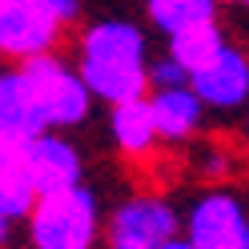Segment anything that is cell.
I'll use <instances>...</instances> for the list:
<instances>
[{
	"instance_id": "21",
	"label": "cell",
	"mask_w": 249,
	"mask_h": 249,
	"mask_svg": "<svg viewBox=\"0 0 249 249\" xmlns=\"http://www.w3.org/2000/svg\"><path fill=\"white\" fill-rule=\"evenodd\" d=\"M28 249H33V245H28Z\"/></svg>"
},
{
	"instance_id": "5",
	"label": "cell",
	"mask_w": 249,
	"mask_h": 249,
	"mask_svg": "<svg viewBox=\"0 0 249 249\" xmlns=\"http://www.w3.org/2000/svg\"><path fill=\"white\" fill-rule=\"evenodd\" d=\"M108 249H157L181 237V217L165 197H133L108 217Z\"/></svg>"
},
{
	"instance_id": "13",
	"label": "cell",
	"mask_w": 249,
	"mask_h": 249,
	"mask_svg": "<svg viewBox=\"0 0 249 249\" xmlns=\"http://www.w3.org/2000/svg\"><path fill=\"white\" fill-rule=\"evenodd\" d=\"M36 185L33 177L24 173V165H8V169H0V209H4L8 221H28L36 209Z\"/></svg>"
},
{
	"instance_id": "18",
	"label": "cell",
	"mask_w": 249,
	"mask_h": 249,
	"mask_svg": "<svg viewBox=\"0 0 249 249\" xmlns=\"http://www.w3.org/2000/svg\"><path fill=\"white\" fill-rule=\"evenodd\" d=\"M157 249H197L189 237H185V233H181V237H173V241H165V245H157Z\"/></svg>"
},
{
	"instance_id": "4",
	"label": "cell",
	"mask_w": 249,
	"mask_h": 249,
	"mask_svg": "<svg viewBox=\"0 0 249 249\" xmlns=\"http://www.w3.org/2000/svg\"><path fill=\"white\" fill-rule=\"evenodd\" d=\"M185 237L197 249H249V213L237 193L209 189L185 213Z\"/></svg>"
},
{
	"instance_id": "11",
	"label": "cell",
	"mask_w": 249,
	"mask_h": 249,
	"mask_svg": "<svg viewBox=\"0 0 249 249\" xmlns=\"http://www.w3.org/2000/svg\"><path fill=\"white\" fill-rule=\"evenodd\" d=\"M217 8L221 0H149V20L157 33L173 40L197 24H217Z\"/></svg>"
},
{
	"instance_id": "15",
	"label": "cell",
	"mask_w": 249,
	"mask_h": 249,
	"mask_svg": "<svg viewBox=\"0 0 249 249\" xmlns=\"http://www.w3.org/2000/svg\"><path fill=\"white\" fill-rule=\"evenodd\" d=\"M33 137H40L36 129H28L24 121H12V117H0V169L8 165H20Z\"/></svg>"
},
{
	"instance_id": "16",
	"label": "cell",
	"mask_w": 249,
	"mask_h": 249,
	"mask_svg": "<svg viewBox=\"0 0 249 249\" xmlns=\"http://www.w3.org/2000/svg\"><path fill=\"white\" fill-rule=\"evenodd\" d=\"M149 85H153V89H185V85H189V72H185L177 60L165 53V56H157V60L149 65Z\"/></svg>"
},
{
	"instance_id": "12",
	"label": "cell",
	"mask_w": 249,
	"mask_h": 249,
	"mask_svg": "<svg viewBox=\"0 0 249 249\" xmlns=\"http://www.w3.org/2000/svg\"><path fill=\"white\" fill-rule=\"evenodd\" d=\"M225 49H229V40L221 33V24H197V28H189V33H181V36L169 40V56L189 72V81H193V72L213 65Z\"/></svg>"
},
{
	"instance_id": "3",
	"label": "cell",
	"mask_w": 249,
	"mask_h": 249,
	"mask_svg": "<svg viewBox=\"0 0 249 249\" xmlns=\"http://www.w3.org/2000/svg\"><path fill=\"white\" fill-rule=\"evenodd\" d=\"M97 233H101V205L97 193L85 185L40 197L28 217L33 249H92Z\"/></svg>"
},
{
	"instance_id": "8",
	"label": "cell",
	"mask_w": 249,
	"mask_h": 249,
	"mask_svg": "<svg viewBox=\"0 0 249 249\" xmlns=\"http://www.w3.org/2000/svg\"><path fill=\"white\" fill-rule=\"evenodd\" d=\"M189 89L201 97L205 108H217V113H237L241 105H249V56L229 44V49L205 65L201 72H193Z\"/></svg>"
},
{
	"instance_id": "20",
	"label": "cell",
	"mask_w": 249,
	"mask_h": 249,
	"mask_svg": "<svg viewBox=\"0 0 249 249\" xmlns=\"http://www.w3.org/2000/svg\"><path fill=\"white\" fill-rule=\"evenodd\" d=\"M237 4H245V8H249V0H237Z\"/></svg>"
},
{
	"instance_id": "6",
	"label": "cell",
	"mask_w": 249,
	"mask_h": 249,
	"mask_svg": "<svg viewBox=\"0 0 249 249\" xmlns=\"http://www.w3.org/2000/svg\"><path fill=\"white\" fill-rule=\"evenodd\" d=\"M60 24L44 12L36 0H0V56L4 60H24L56 53Z\"/></svg>"
},
{
	"instance_id": "2",
	"label": "cell",
	"mask_w": 249,
	"mask_h": 249,
	"mask_svg": "<svg viewBox=\"0 0 249 249\" xmlns=\"http://www.w3.org/2000/svg\"><path fill=\"white\" fill-rule=\"evenodd\" d=\"M28 101H33V117L40 124V133H65L72 124H85L92 113V92L81 81L76 65L60 60L56 53L33 56L20 65Z\"/></svg>"
},
{
	"instance_id": "14",
	"label": "cell",
	"mask_w": 249,
	"mask_h": 249,
	"mask_svg": "<svg viewBox=\"0 0 249 249\" xmlns=\"http://www.w3.org/2000/svg\"><path fill=\"white\" fill-rule=\"evenodd\" d=\"M0 117L24 121L28 129H36V133H40V124H36V117H33V101H28V85H24L20 65L0 69Z\"/></svg>"
},
{
	"instance_id": "19",
	"label": "cell",
	"mask_w": 249,
	"mask_h": 249,
	"mask_svg": "<svg viewBox=\"0 0 249 249\" xmlns=\"http://www.w3.org/2000/svg\"><path fill=\"white\" fill-rule=\"evenodd\" d=\"M8 225H12V221H8V217H4V209H0V245L8 241Z\"/></svg>"
},
{
	"instance_id": "17",
	"label": "cell",
	"mask_w": 249,
	"mask_h": 249,
	"mask_svg": "<svg viewBox=\"0 0 249 249\" xmlns=\"http://www.w3.org/2000/svg\"><path fill=\"white\" fill-rule=\"evenodd\" d=\"M36 4L49 12V17L65 28V24H72L76 17H81V0H36Z\"/></svg>"
},
{
	"instance_id": "10",
	"label": "cell",
	"mask_w": 249,
	"mask_h": 249,
	"mask_svg": "<svg viewBox=\"0 0 249 249\" xmlns=\"http://www.w3.org/2000/svg\"><path fill=\"white\" fill-rule=\"evenodd\" d=\"M108 137H113V145L124 157H145V153H153V145L161 137H157V121H153L149 97L108 108Z\"/></svg>"
},
{
	"instance_id": "1",
	"label": "cell",
	"mask_w": 249,
	"mask_h": 249,
	"mask_svg": "<svg viewBox=\"0 0 249 249\" xmlns=\"http://www.w3.org/2000/svg\"><path fill=\"white\" fill-rule=\"evenodd\" d=\"M149 40L133 20H97L76 44V72L108 108L149 97Z\"/></svg>"
},
{
	"instance_id": "7",
	"label": "cell",
	"mask_w": 249,
	"mask_h": 249,
	"mask_svg": "<svg viewBox=\"0 0 249 249\" xmlns=\"http://www.w3.org/2000/svg\"><path fill=\"white\" fill-rule=\"evenodd\" d=\"M20 165H24V173L33 177V185H36L40 197L76 189V185H81V173H85L81 149H76L69 137H60V133L33 137V145H28V153H24Z\"/></svg>"
},
{
	"instance_id": "9",
	"label": "cell",
	"mask_w": 249,
	"mask_h": 249,
	"mask_svg": "<svg viewBox=\"0 0 249 249\" xmlns=\"http://www.w3.org/2000/svg\"><path fill=\"white\" fill-rule=\"evenodd\" d=\"M153 121H157V137L161 141H189L201 133L209 108L201 105V97L185 85V89H153Z\"/></svg>"
}]
</instances>
